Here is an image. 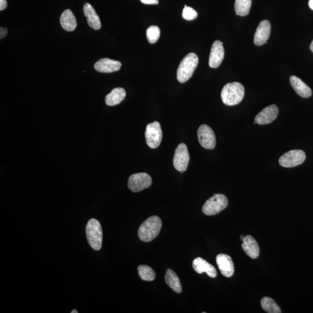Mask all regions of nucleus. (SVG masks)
<instances>
[{
	"label": "nucleus",
	"instance_id": "cd10ccee",
	"mask_svg": "<svg viewBox=\"0 0 313 313\" xmlns=\"http://www.w3.org/2000/svg\"><path fill=\"white\" fill-rule=\"evenodd\" d=\"M143 4L147 5H157L158 0H140Z\"/></svg>",
	"mask_w": 313,
	"mask_h": 313
},
{
	"label": "nucleus",
	"instance_id": "f03ea898",
	"mask_svg": "<svg viewBox=\"0 0 313 313\" xmlns=\"http://www.w3.org/2000/svg\"><path fill=\"white\" fill-rule=\"evenodd\" d=\"M245 94L244 86L241 83H228L223 88L221 98L223 104L227 106H235L243 100Z\"/></svg>",
	"mask_w": 313,
	"mask_h": 313
},
{
	"label": "nucleus",
	"instance_id": "f3484780",
	"mask_svg": "<svg viewBox=\"0 0 313 313\" xmlns=\"http://www.w3.org/2000/svg\"><path fill=\"white\" fill-rule=\"evenodd\" d=\"M242 250L251 258L257 259L260 256V249L256 239L251 235H247L244 237L242 244Z\"/></svg>",
	"mask_w": 313,
	"mask_h": 313
},
{
	"label": "nucleus",
	"instance_id": "0eeeda50",
	"mask_svg": "<svg viewBox=\"0 0 313 313\" xmlns=\"http://www.w3.org/2000/svg\"><path fill=\"white\" fill-rule=\"evenodd\" d=\"M152 180L149 174L142 172L132 174L129 178L128 186L132 192L137 193L151 186Z\"/></svg>",
	"mask_w": 313,
	"mask_h": 313
},
{
	"label": "nucleus",
	"instance_id": "f257e3e1",
	"mask_svg": "<svg viewBox=\"0 0 313 313\" xmlns=\"http://www.w3.org/2000/svg\"><path fill=\"white\" fill-rule=\"evenodd\" d=\"M162 228V221L157 216L149 217L142 223L138 230L139 238L142 241H152L157 237Z\"/></svg>",
	"mask_w": 313,
	"mask_h": 313
},
{
	"label": "nucleus",
	"instance_id": "9b49d317",
	"mask_svg": "<svg viewBox=\"0 0 313 313\" xmlns=\"http://www.w3.org/2000/svg\"><path fill=\"white\" fill-rule=\"evenodd\" d=\"M223 44L219 40L215 41L213 43L209 58V65L210 68H218L224 59L225 50Z\"/></svg>",
	"mask_w": 313,
	"mask_h": 313
},
{
	"label": "nucleus",
	"instance_id": "20e7f679",
	"mask_svg": "<svg viewBox=\"0 0 313 313\" xmlns=\"http://www.w3.org/2000/svg\"><path fill=\"white\" fill-rule=\"evenodd\" d=\"M86 235L89 245L95 251L102 248L103 240V231L100 222L95 219H91L86 226Z\"/></svg>",
	"mask_w": 313,
	"mask_h": 313
},
{
	"label": "nucleus",
	"instance_id": "5701e85b",
	"mask_svg": "<svg viewBox=\"0 0 313 313\" xmlns=\"http://www.w3.org/2000/svg\"><path fill=\"white\" fill-rule=\"evenodd\" d=\"M251 0H235V14L241 17L248 15L251 7Z\"/></svg>",
	"mask_w": 313,
	"mask_h": 313
},
{
	"label": "nucleus",
	"instance_id": "7ed1b4c3",
	"mask_svg": "<svg viewBox=\"0 0 313 313\" xmlns=\"http://www.w3.org/2000/svg\"><path fill=\"white\" fill-rule=\"evenodd\" d=\"M199 64V57L196 53H189L182 59L177 70V79L181 83L189 79Z\"/></svg>",
	"mask_w": 313,
	"mask_h": 313
},
{
	"label": "nucleus",
	"instance_id": "aec40b11",
	"mask_svg": "<svg viewBox=\"0 0 313 313\" xmlns=\"http://www.w3.org/2000/svg\"><path fill=\"white\" fill-rule=\"evenodd\" d=\"M60 23L62 28L68 31H74L78 25L75 15L69 9H66L60 16Z\"/></svg>",
	"mask_w": 313,
	"mask_h": 313
},
{
	"label": "nucleus",
	"instance_id": "39448f33",
	"mask_svg": "<svg viewBox=\"0 0 313 313\" xmlns=\"http://www.w3.org/2000/svg\"><path fill=\"white\" fill-rule=\"evenodd\" d=\"M228 203V198L225 195L215 194L204 204L202 210L206 215H215L224 210Z\"/></svg>",
	"mask_w": 313,
	"mask_h": 313
},
{
	"label": "nucleus",
	"instance_id": "2eb2a0df",
	"mask_svg": "<svg viewBox=\"0 0 313 313\" xmlns=\"http://www.w3.org/2000/svg\"><path fill=\"white\" fill-rule=\"evenodd\" d=\"M121 65L122 64L117 60L103 58L95 63L94 68L98 72L110 73L119 71Z\"/></svg>",
	"mask_w": 313,
	"mask_h": 313
},
{
	"label": "nucleus",
	"instance_id": "4468645a",
	"mask_svg": "<svg viewBox=\"0 0 313 313\" xmlns=\"http://www.w3.org/2000/svg\"><path fill=\"white\" fill-rule=\"evenodd\" d=\"M271 25L270 22L264 20L259 25L254 36V43L256 46H261L267 43L270 37Z\"/></svg>",
	"mask_w": 313,
	"mask_h": 313
},
{
	"label": "nucleus",
	"instance_id": "ddd939ff",
	"mask_svg": "<svg viewBox=\"0 0 313 313\" xmlns=\"http://www.w3.org/2000/svg\"><path fill=\"white\" fill-rule=\"evenodd\" d=\"M216 261L219 269L223 276L230 278L235 273L234 263L232 259L228 255L219 254L216 257Z\"/></svg>",
	"mask_w": 313,
	"mask_h": 313
},
{
	"label": "nucleus",
	"instance_id": "72a5a7b5",
	"mask_svg": "<svg viewBox=\"0 0 313 313\" xmlns=\"http://www.w3.org/2000/svg\"><path fill=\"white\" fill-rule=\"evenodd\" d=\"M244 235H241L240 237V238L241 239L242 241H243V239L244 238Z\"/></svg>",
	"mask_w": 313,
	"mask_h": 313
},
{
	"label": "nucleus",
	"instance_id": "2f4dec72",
	"mask_svg": "<svg viewBox=\"0 0 313 313\" xmlns=\"http://www.w3.org/2000/svg\"><path fill=\"white\" fill-rule=\"evenodd\" d=\"M310 48H311V50L312 51V52H313V40L311 44V46H310Z\"/></svg>",
	"mask_w": 313,
	"mask_h": 313
},
{
	"label": "nucleus",
	"instance_id": "a211bd4d",
	"mask_svg": "<svg viewBox=\"0 0 313 313\" xmlns=\"http://www.w3.org/2000/svg\"><path fill=\"white\" fill-rule=\"evenodd\" d=\"M83 12L87 19L89 27L96 30H100L102 26L100 18L93 6L89 3H85L83 8Z\"/></svg>",
	"mask_w": 313,
	"mask_h": 313
},
{
	"label": "nucleus",
	"instance_id": "1a4fd4ad",
	"mask_svg": "<svg viewBox=\"0 0 313 313\" xmlns=\"http://www.w3.org/2000/svg\"><path fill=\"white\" fill-rule=\"evenodd\" d=\"M198 139L203 148L212 150L215 148L216 137L211 128L206 124H203L197 131Z\"/></svg>",
	"mask_w": 313,
	"mask_h": 313
},
{
	"label": "nucleus",
	"instance_id": "a878e982",
	"mask_svg": "<svg viewBox=\"0 0 313 313\" xmlns=\"http://www.w3.org/2000/svg\"><path fill=\"white\" fill-rule=\"evenodd\" d=\"M161 31L156 26H151L146 30V36L150 43L154 44L156 42L160 36Z\"/></svg>",
	"mask_w": 313,
	"mask_h": 313
},
{
	"label": "nucleus",
	"instance_id": "423d86ee",
	"mask_svg": "<svg viewBox=\"0 0 313 313\" xmlns=\"http://www.w3.org/2000/svg\"><path fill=\"white\" fill-rule=\"evenodd\" d=\"M145 138L147 145L149 148L156 149L160 145L162 132L160 124L158 121L150 123L146 127Z\"/></svg>",
	"mask_w": 313,
	"mask_h": 313
},
{
	"label": "nucleus",
	"instance_id": "f8f14e48",
	"mask_svg": "<svg viewBox=\"0 0 313 313\" xmlns=\"http://www.w3.org/2000/svg\"><path fill=\"white\" fill-rule=\"evenodd\" d=\"M278 114H279V108L275 104H271L264 108L255 117V122L260 125L269 124L276 119Z\"/></svg>",
	"mask_w": 313,
	"mask_h": 313
},
{
	"label": "nucleus",
	"instance_id": "4be33fe9",
	"mask_svg": "<svg viewBox=\"0 0 313 313\" xmlns=\"http://www.w3.org/2000/svg\"><path fill=\"white\" fill-rule=\"evenodd\" d=\"M165 281L166 284L177 293H181L182 291V287L180 278L176 274L174 270L168 269L166 271L165 276Z\"/></svg>",
	"mask_w": 313,
	"mask_h": 313
},
{
	"label": "nucleus",
	"instance_id": "7c9ffc66",
	"mask_svg": "<svg viewBox=\"0 0 313 313\" xmlns=\"http://www.w3.org/2000/svg\"><path fill=\"white\" fill-rule=\"evenodd\" d=\"M309 7L313 10V0H309Z\"/></svg>",
	"mask_w": 313,
	"mask_h": 313
},
{
	"label": "nucleus",
	"instance_id": "473e14b6",
	"mask_svg": "<svg viewBox=\"0 0 313 313\" xmlns=\"http://www.w3.org/2000/svg\"><path fill=\"white\" fill-rule=\"evenodd\" d=\"M71 313H78V311H77V310H73V311L71 312Z\"/></svg>",
	"mask_w": 313,
	"mask_h": 313
},
{
	"label": "nucleus",
	"instance_id": "bb28decb",
	"mask_svg": "<svg viewBox=\"0 0 313 313\" xmlns=\"http://www.w3.org/2000/svg\"><path fill=\"white\" fill-rule=\"evenodd\" d=\"M197 12L190 6L185 5L182 12V17L186 21H193L197 17Z\"/></svg>",
	"mask_w": 313,
	"mask_h": 313
},
{
	"label": "nucleus",
	"instance_id": "dca6fc26",
	"mask_svg": "<svg viewBox=\"0 0 313 313\" xmlns=\"http://www.w3.org/2000/svg\"><path fill=\"white\" fill-rule=\"evenodd\" d=\"M192 266L197 273H206L208 276L211 278H215L217 276L215 267L203 258L199 257L195 259Z\"/></svg>",
	"mask_w": 313,
	"mask_h": 313
},
{
	"label": "nucleus",
	"instance_id": "c85d7f7f",
	"mask_svg": "<svg viewBox=\"0 0 313 313\" xmlns=\"http://www.w3.org/2000/svg\"><path fill=\"white\" fill-rule=\"evenodd\" d=\"M8 33V29L6 28L1 27H0V38L1 39L4 38L6 34Z\"/></svg>",
	"mask_w": 313,
	"mask_h": 313
},
{
	"label": "nucleus",
	"instance_id": "6ab92c4d",
	"mask_svg": "<svg viewBox=\"0 0 313 313\" xmlns=\"http://www.w3.org/2000/svg\"><path fill=\"white\" fill-rule=\"evenodd\" d=\"M289 81L293 89L300 97L305 98L311 97L312 89L298 77L292 76L289 78Z\"/></svg>",
	"mask_w": 313,
	"mask_h": 313
},
{
	"label": "nucleus",
	"instance_id": "6e6552de",
	"mask_svg": "<svg viewBox=\"0 0 313 313\" xmlns=\"http://www.w3.org/2000/svg\"><path fill=\"white\" fill-rule=\"evenodd\" d=\"M306 154L301 150H293L285 153L279 159V164L285 168H292L302 164Z\"/></svg>",
	"mask_w": 313,
	"mask_h": 313
},
{
	"label": "nucleus",
	"instance_id": "393cba45",
	"mask_svg": "<svg viewBox=\"0 0 313 313\" xmlns=\"http://www.w3.org/2000/svg\"><path fill=\"white\" fill-rule=\"evenodd\" d=\"M139 276L143 281L152 282L156 279V273L152 267L147 265H140L138 267Z\"/></svg>",
	"mask_w": 313,
	"mask_h": 313
},
{
	"label": "nucleus",
	"instance_id": "9d476101",
	"mask_svg": "<svg viewBox=\"0 0 313 313\" xmlns=\"http://www.w3.org/2000/svg\"><path fill=\"white\" fill-rule=\"evenodd\" d=\"M190 156L187 146L184 143L179 145L176 149L174 156V166L177 171L183 173L186 171L188 163H189Z\"/></svg>",
	"mask_w": 313,
	"mask_h": 313
},
{
	"label": "nucleus",
	"instance_id": "c756f323",
	"mask_svg": "<svg viewBox=\"0 0 313 313\" xmlns=\"http://www.w3.org/2000/svg\"><path fill=\"white\" fill-rule=\"evenodd\" d=\"M6 7H7V2L6 0H0V10H4Z\"/></svg>",
	"mask_w": 313,
	"mask_h": 313
},
{
	"label": "nucleus",
	"instance_id": "412c9836",
	"mask_svg": "<svg viewBox=\"0 0 313 313\" xmlns=\"http://www.w3.org/2000/svg\"><path fill=\"white\" fill-rule=\"evenodd\" d=\"M126 96V92L123 88H116L110 94L107 95L105 102L107 106H113L119 104L123 101Z\"/></svg>",
	"mask_w": 313,
	"mask_h": 313
},
{
	"label": "nucleus",
	"instance_id": "b1692460",
	"mask_svg": "<svg viewBox=\"0 0 313 313\" xmlns=\"http://www.w3.org/2000/svg\"><path fill=\"white\" fill-rule=\"evenodd\" d=\"M261 304L264 311L269 313H281L282 310L273 299L269 297H264L261 299Z\"/></svg>",
	"mask_w": 313,
	"mask_h": 313
}]
</instances>
